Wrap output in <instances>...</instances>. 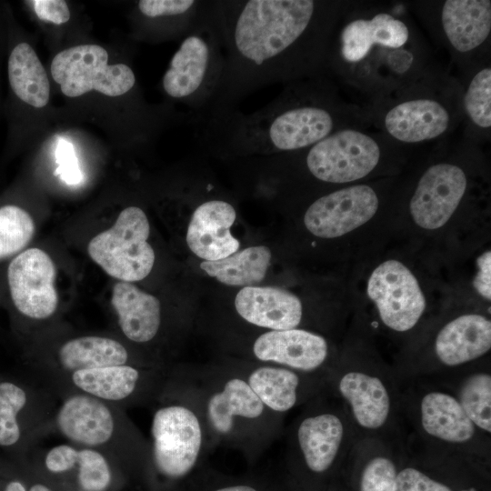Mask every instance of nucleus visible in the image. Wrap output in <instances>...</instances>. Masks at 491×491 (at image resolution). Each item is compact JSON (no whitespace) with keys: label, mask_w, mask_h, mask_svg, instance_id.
<instances>
[{"label":"nucleus","mask_w":491,"mask_h":491,"mask_svg":"<svg viewBox=\"0 0 491 491\" xmlns=\"http://www.w3.org/2000/svg\"><path fill=\"white\" fill-rule=\"evenodd\" d=\"M352 1L215 0L224 68L215 95L193 123L237 107L274 84L326 74L333 30Z\"/></svg>","instance_id":"1"},{"label":"nucleus","mask_w":491,"mask_h":491,"mask_svg":"<svg viewBox=\"0 0 491 491\" xmlns=\"http://www.w3.org/2000/svg\"><path fill=\"white\" fill-rule=\"evenodd\" d=\"M199 143L216 155L269 156L306 148L329 135L370 126L366 107L346 101L327 75L285 85L265 106L249 114L239 108L193 123Z\"/></svg>","instance_id":"2"},{"label":"nucleus","mask_w":491,"mask_h":491,"mask_svg":"<svg viewBox=\"0 0 491 491\" xmlns=\"http://www.w3.org/2000/svg\"><path fill=\"white\" fill-rule=\"evenodd\" d=\"M433 66L429 49L403 4L353 2L336 25L326 68L370 104L412 84Z\"/></svg>","instance_id":"3"},{"label":"nucleus","mask_w":491,"mask_h":491,"mask_svg":"<svg viewBox=\"0 0 491 491\" xmlns=\"http://www.w3.org/2000/svg\"><path fill=\"white\" fill-rule=\"evenodd\" d=\"M168 380L198 411L211 451L235 449L253 464L283 435L285 416L270 411L227 362L171 367Z\"/></svg>","instance_id":"4"},{"label":"nucleus","mask_w":491,"mask_h":491,"mask_svg":"<svg viewBox=\"0 0 491 491\" xmlns=\"http://www.w3.org/2000/svg\"><path fill=\"white\" fill-rule=\"evenodd\" d=\"M401 416L408 451L465 461L489 457L490 436L475 426L449 390L432 380L401 379Z\"/></svg>","instance_id":"5"},{"label":"nucleus","mask_w":491,"mask_h":491,"mask_svg":"<svg viewBox=\"0 0 491 491\" xmlns=\"http://www.w3.org/2000/svg\"><path fill=\"white\" fill-rule=\"evenodd\" d=\"M462 84L431 68L420 78L367 105L371 123L402 145L441 141L463 121Z\"/></svg>","instance_id":"6"},{"label":"nucleus","mask_w":491,"mask_h":491,"mask_svg":"<svg viewBox=\"0 0 491 491\" xmlns=\"http://www.w3.org/2000/svg\"><path fill=\"white\" fill-rule=\"evenodd\" d=\"M283 435L287 466L306 484L330 475L357 439L343 403L328 386L303 406Z\"/></svg>","instance_id":"7"},{"label":"nucleus","mask_w":491,"mask_h":491,"mask_svg":"<svg viewBox=\"0 0 491 491\" xmlns=\"http://www.w3.org/2000/svg\"><path fill=\"white\" fill-rule=\"evenodd\" d=\"M66 442L104 455L115 467L137 468L148 474L149 443L125 410L85 394L61 399L52 433Z\"/></svg>","instance_id":"8"},{"label":"nucleus","mask_w":491,"mask_h":491,"mask_svg":"<svg viewBox=\"0 0 491 491\" xmlns=\"http://www.w3.org/2000/svg\"><path fill=\"white\" fill-rule=\"evenodd\" d=\"M152 406L148 475L175 487L212 452L207 433L198 411L168 377Z\"/></svg>","instance_id":"9"},{"label":"nucleus","mask_w":491,"mask_h":491,"mask_svg":"<svg viewBox=\"0 0 491 491\" xmlns=\"http://www.w3.org/2000/svg\"><path fill=\"white\" fill-rule=\"evenodd\" d=\"M328 387L343 403L357 438L405 441L396 371L379 362L336 361Z\"/></svg>","instance_id":"10"},{"label":"nucleus","mask_w":491,"mask_h":491,"mask_svg":"<svg viewBox=\"0 0 491 491\" xmlns=\"http://www.w3.org/2000/svg\"><path fill=\"white\" fill-rule=\"evenodd\" d=\"M215 2L205 18L182 39L162 79L165 93L190 107L193 117L201 115L210 104L224 68Z\"/></svg>","instance_id":"11"},{"label":"nucleus","mask_w":491,"mask_h":491,"mask_svg":"<svg viewBox=\"0 0 491 491\" xmlns=\"http://www.w3.org/2000/svg\"><path fill=\"white\" fill-rule=\"evenodd\" d=\"M368 127H346L306 148L282 155L300 162L318 182L330 185L356 182L376 171L388 152L404 146L380 130L371 132Z\"/></svg>","instance_id":"12"},{"label":"nucleus","mask_w":491,"mask_h":491,"mask_svg":"<svg viewBox=\"0 0 491 491\" xmlns=\"http://www.w3.org/2000/svg\"><path fill=\"white\" fill-rule=\"evenodd\" d=\"M58 398L31 376H0V449L18 456L52 433Z\"/></svg>","instance_id":"13"},{"label":"nucleus","mask_w":491,"mask_h":491,"mask_svg":"<svg viewBox=\"0 0 491 491\" xmlns=\"http://www.w3.org/2000/svg\"><path fill=\"white\" fill-rule=\"evenodd\" d=\"M171 366L116 365L79 370L55 381L47 388L59 399L85 394L124 410L152 406L160 396Z\"/></svg>","instance_id":"14"},{"label":"nucleus","mask_w":491,"mask_h":491,"mask_svg":"<svg viewBox=\"0 0 491 491\" xmlns=\"http://www.w3.org/2000/svg\"><path fill=\"white\" fill-rule=\"evenodd\" d=\"M418 12L456 63L470 68L486 57L491 35V1L422 2ZM466 69V70H467Z\"/></svg>","instance_id":"15"},{"label":"nucleus","mask_w":491,"mask_h":491,"mask_svg":"<svg viewBox=\"0 0 491 491\" xmlns=\"http://www.w3.org/2000/svg\"><path fill=\"white\" fill-rule=\"evenodd\" d=\"M150 225L138 206H128L114 225L88 244L91 259L107 275L124 282L145 278L155 264V252L147 242Z\"/></svg>","instance_id":"16"},{"label":"nucleus","mask_w":491,"mask_h":491,"mask_svg":"<svg viewBox=\"0 0 491 491\" xmlns=\"http://www.w3.org/2000/svg\"><path fill=\"white\" fill-rule=\"evenodd\" d=\"M53 79L69 97L95 90L108 96H120L135 84L133 70L125 64L108 65L107 52L96 45H83L63 50L51 64Z\"/></svg>","instance_id":"17"},{"label":"nucleus","mask_w":491,"mask_h":491,"mask_svg":"<svg viewBox=\"0 0 491 491\" xmlns=\"http://www.w3.org/2000/svg\"><path fill=\"white\" fill-rule=\"evenodd\" d=\"M227 363L245 378L270 411L283 416L303 406L329 384L330 374H308L248 360Z\"/></svg>","instance_id":"18"},{"label":"nucleus","mask_w":491,"mask_h":491,"mask_svg":"<svg viewBox=\"0 0 491 491\" xmlns=\"http://www.w3.org/2000/svg\"><path fill=\"white\" fill-rule=\"evenodd\" d=\"M367 295L375 303L383 325L396 333L412 330L426 308L416 278L397 260H387L373 271L367 283Z\"/></svg>","instance_id":"19"},{"label":"nucleus","mask_w":491,"mask_h":491,"mask_svg":"<svg viewBox=\"0 0 491 491\" xmlns=\"http://www.w3.org/2000/svg\"><path fill=\"white\" fill-rule=\"evenodd\" d=\"M247 355L248 361L308 374H330L336 363L326 338L305 328L265 330L252 339Z\"/></svg>","instance_id":"20"},{"label":"nucleus","mask_w":491,"mask_h":491,"mask_svg":"<svg viewBox=\"0 0 491 491\" xmlns=\"http://www.w3.org/2000/svg\"><path fill=\"white\" fill-rule=\"evenodd\" d=\"M55 280V266L40 248L19 253L7 268L13 304L22 316L32 320H45L55 313L58 296Z\"/></svg>","instance_id":"21"},{"label":"nucleus","mask_w":491,"mask_h":491,"mask_svg":"<svg viewBox=\"0 0 491 491\" xmlns=\"http://www.w3.org/2000/svg\"><path fill=\"white\" fill-rule=\"evenodd\" d=\"M126 364L165 366L134 356L125 345L115 338L85 335L62 342L54 351L52 359L39 366L37 374L32 376L48 387L55 381L79 370Z\"/></svg>","instance_id":"22"},{"label":"nucleus","mask_w":491,"mask_h":491,"mask_svg":"<svg viewBox=\"0 0 491 491\" xmlns=\"http://www.w3.org/2000/svg\"><path fill=\"white\" fill-rule=\"evenodd\" d=\"M378 207V194L371 185H352L316 198L306 209L304 223L313 235L335 238L368 222Z\"/></svg>","instance_id":"23"},{"label":"nucleus","mask_w":491,"mask_h":491,"mask_svg":"<svg viewBox=\"0 0 491 491\" xmlns=\"http://www.w3.org/2000/svg\"><path fill=\"white\" fill-rule=\"evenodd\" d=\"M467 188L466 171L457 164L438 162L420 176L409 203L415 223L424 229L443 226L453 215Z\"/></svg>","instance_id":"24"},{"label":"nucleus","mask_w":491,"mask_h":491,"mask_svg":"<svg viewBox=\"0 0 491 491\" xmlns=\"http://www.w3.org/2000/svg\"><path fill=\"white\" fill-rule=\"evenodd\" d=\"M491 348V321L479 314L461 315L445 324L433 342L434 361L419 378L434 377L465 367Z\"/></svg>","instance_id":"25"},{"label":"nucleus","mask_w":491,"mask_h":491,"mask_svg":"<svg viewBox=\"0 0 491 491\" xmlns=\"http://www.w3.org/2000/svg\"><path fill=\"white\" fill-rule=\"evenodd\" d=\"M236 218L234 205L225 199L209 198L197 205L186 232L189 249L205 261L225 258L239 248L230 228Z\"/></svg>","instance_id":"26"},{"label":"nucleus","mask_w":491,"mask_h":491,"mask_svg":"<svg viewBox=\"0 0 491 491\" xmlns=\"http://www.w3.org/2000/svg\"><path fill=\"white\" fill-rule=\"evenodd\" d=\"M237 315L246 323L264 330L300 328L303 306L300 299L275 286H245L235 298Z\"/></svg>","instance_id":"27"},{"label":"nucleus","mask_w":491,"mask_h":491,"mask_svg":"<svg viewBox=\"0 0 491 491\" xmlns=\"http://www.w3.org/2000/svg\"><path fill=\"white\" fill-rule=\"evenodd\" d=\"M40 462L49 475H72L80 491H108L114 483L115 466L104 455L69 442L45 450Z\"/></svg>","instance_id":"28"},{"label":"nucleus","mask_w":491,"mask_h":491,"mask_svg":"<svg viewBox=\"0 0 491 491\" xmlns=\"http://www.w3.org/2000/svg\"><path fill=\"white\" fill-rule=\"evenodd\" d=\"M111 304L125 339L139 346L149 345L157 339L163 327L158 298L130 282L120 281L113 287Z\"/></svg>","instance_id":"29"},{"label":"nucleus","mask_w":491,"mask_h":491,"mask_svg":"<svg viewBox=\"0 0 491 491\" xmlns=\"http://www.w3.org/2000/svg\"><path fill=\"white\" fill-rule=\"evenodd\" d=\"M405 441L376 437L357 438L347 457L359 465L358 491H394Z\"/></svg>","instance_id":"30"},{"label":"nucleus","mask_w":491,"mask_h":491,"mask_svg":"<svg viewBox=\"0 0 491 491\" xmlns=\"http://www.w3.org/2000/svg\"><path fill=\"white\" fill-rule=\"evenodd\" d=\"M449 390L475 426L491 434V373L490 369L462 367L441 376L427 377Z\"/></svg>","instance_id":"31"},{"label":"nucleus","mask_w":491,"mask_h":491,"mask_svg":"<svg viewBox=\"0 0 491 491\" xmlns=\"http://www.w3.org/2000/svg\"><path fill=\"white\" fill-rule=\"evenodd\" d=\"M462 84L463 121L467 125L466 138L479 143L491 128V67L489 62H478L466 70Z\"/></svg>","instance_id":"32"},{"label":"nucleus","mask_w":491,"mask_h":491,"mask_svg":"<svg viewBox=\"0 0 491 491\" xmlns=\"http://www.w3.org/2000/svg\"><path fill=\"white\" fill-rule=\"evenodd\" d=\"M8 78L15 94L37 108L46 105L50 85L37 55L27 43L18 44L8 60Z\"/></svg>","instance_id":"33"},{"label":"nucleus","mask_w":491,"mask_h":491,"mask_svg":"<svg viewBox=\"0 0 491 491\" xmlns=\"http://www.w3.org/2000/svg\"><path fill=\"white\" fill-rule=\"evenodd\" d=\"M271 260V252L265 246H256L235 252L216 261L200 264L208 276L227 286H252L266 276Z\"/></svg>","instance_id":"34"},{"label":"nucleus","mask_w":491,"mask_h":491,"mask_svg":"<svg viewBox=\"0 0 491 491\" xmlns=\"http://www.w3.org/2000/svg\"><path fill=\"white\" fill-rule=\"evenodd\" d=\"M175 488L176 491H280L268 476H227L204 465Z\"/></svg>","instance_id":"35"},{"label":"nucleus","mask_w":491,"mask_h":491,"mask_svg":"<svg viewBox=\"0 0 491 491\" xmlns=\"http://www.w3.org/2000/svg\"><path fill=\"white\" fill-rule=\"evenodd\" d=\"M34 233V220L25 210L13 205L0 207V259L23 250Z\"/></svg>","instance_id":"36"},{"label":"nucleus","mask_w":491,"mask_h":491,"mask_svg":"<svg viewBox=\"0 0 491 491\" xmlns=\"http://www.w3.org/2000/svg\"><path fill=\"white\" fill-rule=\"evenodd\" d=\"M394 491H453V489L415 465L406 464L397 472Z\"/></svg>","instance_id":"37"},{"label":"nucleus","mask_w":491,"mask_h":491,"mask_svg":"<svg viewBox=\"0 0 491 491\" xmlns=\"http://www.w3.org/2000/svg\"><path fill=\"white\" fill-rule=\"evenodd\" d=\"M55 161L58 165L55 175L67 185H77L83 180L74 146L66 140L58 141L55 148Z\"/></svg>","instance_id":"38"},{"label":"nucleus","mask_w":491,"mask_h":491,"mask_svg":"<svg viewBox=\"0 0 491 491\" xmlns=\"http://www.w3.org/2000/svg\"><path fill=\"white\" fill-rule=\"evenodd\" d=\"M37 16L56 25L67 22L70 18L68 6L61 0H35L32 2Z\"/></svg>","instance_id":"39"},{"label":"nucleus","mask_w":491,"mask_h":491,"mask_svg":"<svg viewBox=\"0 0 491 491\" xmlns=\"http://www.w3.org/2000/svg\"><path fill=\"white\" fill-rule=\"evenodd\" d=\"M478 271L474 278L473 286L484 298H491V253L486 251L476 260Z\"/></svg>","instance_id":"40"},{"label":"nucleus","mask_w":491,"mask_h":491,"mask_svg":"<svg viewBox=\"0 0 491 491\" xmlns=\"http://www.w3.org/2000/svg\"><path fill=\"white\" fill-rule=\"evenodd\" d=\"M27 491H54V489L43 482H37L28 486Z\"/></svg>","instance_id":"41"},{"label":"nucleus","mask_w":491,"mask_h":491,"mask_svg":"<svg viewBox=\"0 0 491 491\" xmlns=\"http://www.w3.org/2000/svg\"><path fill=\"white\" fill-rule=\"evenodd\" d=\"M460 491H476V490L473 489V488H469V489H462V490H460Z\"/></svg>","instance_id":"42"},{"label":"nucleus","mask_w":491,"mask_h":491,"mask_svg":"<svg viewBox=\"0 0 491 491\" xmlns=\"http://www.w3.org/2000/svg\"><path fill=\"white\" fill-rule=\"evenodd\" d=\"M7 484H8V483H7ZM6 486H7V485H6ZM6 486H5V487H6ZM5 487L2 491H5Z\"/></svg>","instance_id":"43"}]
</instances>
